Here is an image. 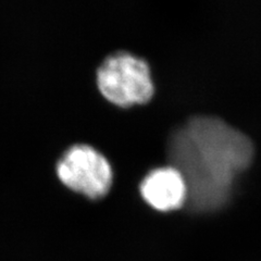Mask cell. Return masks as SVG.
<instances>
[{
  "label": "cell",
  "mask_w": 261,
  "mask_h": 261,
  "mask_svg": "<svg viewBox=\"0 0 261 261\" xmlns=\"http://www.w3.org/2000/svg\"><path fill=\"white\" fill-rule=\"evenodd\" d=\"M57 174L70 190L91 199L101 198L112 185V169L100 152L87 145L69 148L58 162Z\"/></svg>",
  "instance_id": "cell-3"
},
{
  "label": "cell",
  "mask_w": 261,
  "mask_h": 261,
  "mask_svg": "<svg viewBox=\"0 0 261 261\" xmlns=\"http://www.w3.org/2000/svg\"><path fill=\"white\" fill-rule=\"evenodd\" d=\"M96 77L101 95L122 108L148 102L154 93L148 63L127 51L108 56L98 67Z\"/></svg>",
  "instance_id": "cell-2"
},
{
  "label": "cell",
  "mask_w": 261,
  "mask_h": 261,
  "mask_svg": "<svg viewBox=\"0 0 261 261\" xmlns=\"http://www.w3.org/2000/svg\"><path fill=\"white\" fill-rule=\"evenodd\" d=\"M171 166L187 186L186 205L211 212L230 199L235 178L254 156L249 138L215 117H195L174 130L168 143Z\"/></svg>",
  "instance_id": "cell-1"
},
{
  "label": "cell",
  "mask_w": 261,
  "mask_h": 261,
  "mask_svg": "<svg viewBox=\"0 0 261 261\" xmlns=\"http://www.w3.org/2000/svg\"><path fill=\"white\" fill-rule=\"evenodd\" d=\"M141 194L153 209L176 210L186 203L187 186L179 171L171 166L147 174L141 184Z\"/></svg>",
  "instance_id": "cell-4"
}]
</instances>
